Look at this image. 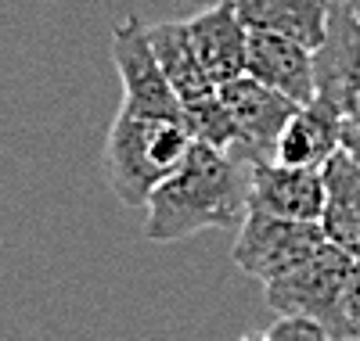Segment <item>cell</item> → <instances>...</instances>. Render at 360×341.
<instances>
[{
    "label": "cell",
    "instance_id": "ba28073f",
    "mask_svg": "<svg viewBox=\"0 0 360 341\" xmlns=\"http://www.w3.org/2000/svg\"><path fill=\"white\" fill-rule=\"evenodd\" d=\"M184 25H188L191 51L213 86H224L238 76H245L249 29L238 18L234 0H220L213 8H198L191 18H184Z\"/></svg>",
    "mask_w": 360,
    "mask_h": 341
},
{
    "label": "cell",
    "instance_id": "ffe728a7",
    "mask_svg": "<svg viewBox=\"0 0 360 341\" xmlns=\"http://www.w3.org/2000/svg\"><path fill=\"white\" fill-rule=\"evenodd\" d=\"M349 8H353V15H356V22H360V0H349Z\"/></svg>",
    "mask_w": 360,
    "mask_h": 341
},
{
    "label": "cell",
    "instance_id": "3957f363",
    "mask_svg": "<svg viewBox=\"0 0 360 341\" xmlns=\"http://www.w3.org/2000/svg\"><path fill=\"white\" fill-rule=\"evenodd\" d=\"M234 234H238L231 248L234 266L245 276H252V281H259L263 288L285 276L288 269H295L299 262H307L314 252H321L328 244L321 223L281 220V215L256 212V208H249L245 223Z\"/></svg>",
    "mask_w": 360,
    "mask_h": 341
},
{
    "label": "cell",
    "instance_id": "e0dca14e",
    "mask_svg": "<svg viewBox=\"0 0 360 341\" xmlns=\"http://www.w3.org/2000/svg\"><path fill=\"white\" fill-rule=\"evenodd\" d=\"M342 147L360 162V126H342Z\"/></svg>",
    "mask_w": 360,
    "mask_h": 341
},
{
    "label": "cell",
    "instance_id": "7a4b0ae2",
    "mask_svg": "<svg viewBox=\"0 0 360 341\" xmlns=\"http://www.w3.org/2000/svg\"><path fill=\"white\" fill-rule=\"evenodd\" d=\"M188 147H191V133L184 119L141 115V112L119 108L101 151V173L108 191L127 208L148 205L155 187L180 166Z\"/></svg>",
    "mask_w": 360,
    "mask_h": 341
},
{
    "label": "cell",
    "instance_id": "5b68a950",
    "mask_svg": "<svg viewBox=\"0 0 360 341\" xmlns=\"http://www.w3.org/2000/svg\"><path fill=\"white\" fill-rule=\"evenodd\" d=\"M314 98L342 115V126H360V22L349 0H332L328 33L314 51Z\"/></svg>",
    "mask_w": 360,
    "mask_h": 341
},
{
    "label": "cell",
    "instance_id": "30bf717a",
    "mask_svg": "<svg viewBox=\"0 0 360 341\" xmlns=\"http://www.w3.org/2000/svg\"><path fill=\"white\" fill-rule=\"evenodd\" d=\"M245 76L292 98L295 105L314 101V51L295 40L274 33H249Z\"/></svg>",
    "mask_w": 360,
    "mask_h": 341
},
{
    "label": "cell",
    "instance_id": "2e32d148",
    "mask_svg": "<svg viewBox=\"0 0 360 341\" xmlns=\"http://www.w3.org/2000/svg\"><path fill=\"white\" fill-rule=\"evenodd\" d=\"M266 334L274 341H332L314 320H292V316H278V323Z\"/></svg>",
    "mask_w": 360,
    "mask_h": 341
},
{
    "label": "cell",
    "instance_id": "7c38bea8",
    "mask_svg": "<svg viewBox=\"0 0 360 341\" xmlns=\"http://www.w3.org/2000/svg\"><path fill=\"white\" fill-rule=\"evenodd\" d=\"M339 147H342V115L332 105H324L321 98H314L307 105H299V112L281 130L274 162L299 166V169H321Z\"/></svg>",
    "mask_w": 360,
    "mask_h": 341
},
{
    "label": "cell",
    "instance_id": "9c48e42d",
    "mask_svg": "<svg viewBox=\"0 0 360 341\" xmlns=\"http://www.w3.org/2000/svg\"><path fill=\"white\" fill-rule=\"evenodd\" d=\"M249 208L281 215V220L321 223V208H324L321 169H299V166H281V162L252 166Z\"/></svg>",
    "mask_w": 360,
    "mask_h": 341
},
{
    "label": "cell",
    "instance_id": "ac0fdd59",
    "mask_svg": "<svg viewBox=\"0 0 360 341\" xmlns=\"http://www.w3.org/2000/svg\"><path fill=\"white\" fill-rule=\"evenodd\" d=\"M188 4L198 11V8H213V4H220V0H188Z\"/></svg>",
    "mask_w": 360,
    "mask_h": 341
},
{
    "label": "cell",
    "instance_id": "52a82bcc",
    "mask_svg": "<svg viewBox=\"0 0 360 341\" xmlns=\"http://www.w3.org/2000/svg\"><path fill=\"white\" fill-rule=\"evenodd\" d=\"M217 90H220V101L234 122L231 154H238V159H245L252 166L274 162L278 137L288 126V119L299 112V105L292 98L278 94V90L256 83L252 76H238Z\"/></svg>",
    "mask_w": 360,
    "mask_h": 341
},
{
    "label": "cell",
    "instance_id": "5bb4252c",
    "mask_svg": "<svg viewBox=\"0 0 360 341\" xmlns=\"http://www.w3.org/2000/svg\"><path fill=\"white\" fill-rule=\"evenodd\" d=\"M148 40H152V51L159 58V65L173 86V94L184 105H195L209 94H217V86L209 83V76L202 72L198 58L191 51L188 40V25L184 22H159V25H148Z\"/></svg>",
    "mask_w": 360,
    "mask_h": 341
},
{
    "label": "cell",
    "instance_id": "9a60e30c",
    "mask_svg": "<svg viewBox=\"0 0 360 341\" xmlns=\"http://www.w3.org/2000/svg\"><path fill=\"white\" fill-rule=\"evenodd\" d=\"M332 341H360V259L353 262V273L346 281V291H342V302H339V313H335V323L328 330Z\"/></svg>",
    "mask_w": 360,
    "mask_h": 341
},
{
    "label": "cell",
    "instance_id": "4fadbf2b",
    "mask_svg": "<svg viewBox=\"0 0 360 341\" xmlns=\"http://www.w3.org/2000/svg\"><path fill=\"white\" fill-rule=\"evenodd\" d=\"M234 8L249 33H274L317 51L328 33L332 0H234Z\"/></svg>",
    "mask_w": 360,
    "mask_h": 341
},
{
    "label": "cell",
    "instance_id": "d6986e66",
    "mask_svg": "<svg viewBox=\"0 0 360 341\" xmlns=\"http://www.w3.org/2000/svg\"><path fill=\"white\" fill-rule=\"evenodd\" d=\"M242 341H274V337H270V334H245Z\"/></svg>",
    "mask_w": 360,
    "mask_h": 341
},
{
    "label": "cell",
    "instance_id": "8992f818",
    "mask_svg": "<svg viewBox=\"0 0 360 341\" xmlns=\"http://www.w3.org/2000/svg\"><path fill=\"white\" fill-rule=\"evenodd\" d=\"M112 61L119 83H123V112L141 115H166V119H184L173 86L159 65V58L148 40V25L137 15H123L112 29Z\"/></svg>",
    "mask_w": 360,
    "mask_h": 341
},
{
    "label": "cell",
    "instance_id": "6da1fadb",
    "mask_svg": "<svg viewBox=\"0 0 360 341\" xmlns=\"http://www.w3.org/2000/svg\"><path fill=\"white\" fill-rule=\"evenodd\" d=\"M252 162L191 140L180 166L144 205V234L166 244L202 230H238L249 215Z\"/></svg>",
    "mask_w": 360,
    "mask_h": 341
},
{
    "label": "cell",
    "instance_id": "277c9868",
    "mask_svg": "<svg viewBox=\"0 0 360 341\" xmlns=\"http://www.w3.org/2000/svg\"><path fill=\"white\" fill-rule=\"evenodd\" d=\"M353 255H346L342 248L324 244L321 252H314L307 262H299L295 269H288L285 276L270 281L263 288L266 305L278 316H292V320H314L324 334L332 330L339 302L346 291V281L353 273Z\"/></svg>",
    "mask_w": 360,
    "mask_h": 341
},
{
    "label": "cell",
    "instance_id": "8fae6325",
    "mask_svg": "<svg viewBox=\"0 0 360 341\" xmlns=\"http://www.w3.org/2000/svg\"><path fill=\"white\" fill-rule=\"evenodd\" d=\"M321 180H324L321 230L328 244L360 259V162L346 147H339L321 166Z\"/></svg>",
    "mask_w": 360,
    "mask_h": 341
}]
</instances>
